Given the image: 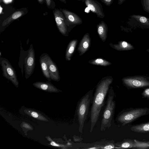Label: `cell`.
Here are the masks:
<instances>
[{
	"instance_id": "5bb4252c",
	"label": "cell",
	"mask_w": 149,
	"mask_h": 149,
	"mask_svg": "<svg viewBox=\"0 0 149 149\" xmlns=\"http://www.w3.org/2000/svg\"><path fill=\"white\" fill-rule=\"evenodd\" d=\"M91 43V39L88 33H86L81 40L78 48L79 55L83 54L89 48Z\"/></svg>"
},
{
	"instance_id": "7402d4cb",
	"label": "cell",
	"mask_w": 149,
	"mask_h": 149,
	"mask_svg": "<svg viewBox=\"0 0 149 149\" xmlns=\"http://www.w3.org/2000/svg\"><path fill=\"white\" fill-rule=\"evenodd\" d=\"M24 13V12L23 11L15 12L3 21L1 24L2 26V27L5 26L13 20L20 17Z\"/></svg>"
},
{
	"instance_id": "74e56055",
	"label": "cell",
	"mask_w": 149,
	"mask_h": 149,
	"mask_svg": "<svg viewBox=\"0 0 149 149\" xmlns=\"http://www.w3.org/2000/svg\"><path fill=\"white\" fill-rule=\"evenodd\" d=\"M147 51L149 52V49H148Z\"/></svg>"
},
{
	"instance_id": "cb8c5ba5",
	"label": "cell",
	"mask_w": 149,
	"mask_h": 149,
	"mask_svg": "<svg viewBox=\"0 0 149 149\" xmlns=\"http://www.w3.org/2000/svg\"><path fill=\"white\" fill-rule=\"evenodd\" d=\"M141 3L144 10L149 13V0H141Z\"/></svg>"
},
{
	"instance_id": "ac0fdd59",
	"label": "cell",
	"mask_w": 149,
	"mask_h": 149,
	"mask_svg": "<svg viewBox=\"0 0 149 149\" xmlns=\"http://www.w3.org/2000/svg\"><path fill=\"white\" fill-rule=\"evenodd\" d=\"M132 131L140 133H149V121L143 123L132 125L130 127Z\"/></svg>"
},
{
	"instance_id": "44dd1931",
	"label": "cell",
	"mask_w": 149,
	"mask_h": 149,
	"mask_svg": "<svg viewBox=\"0 0 149 149\" xmlns=\"http://www.w3.org/2000/svg\"><path fill=\"white\" fill-rule=\"evenodd\" d=\"M24 111L27 115L37 119L41 121H49L46 118L38 112L30 109H25Z\"/></svg>"
},
{
	"instance_id": "9c48e42d",
	"label": "cell",
	"mask_w": 149,
	"mask_h": 149,
	"mask_svg": "<svg viewBox=\"0 0 149 149\" xmlns=\"http://www.w3.org/2000/svg\"><path fill=\"white\" fill-rule=\"evenodd\" d=\"M43 54L48 65L51 80L58 81L60 80V77L58 69L56 64L48 54L46 53Z\"/></svg>"
},
{
	"instance_id": "4fadbf2b",
	"label": "cell",
	"mask_w": 149,
	"mask_h": 149,
	"mask_svg": "<svg viewBox=\"0 0 149 149\" xmlns=\"http://www.w3.org/2000/svg\"><path fill=\"white\" fill-rule=\"evenodd\" d=\"M33 85L36 88L42 91L50 93H58L62 91L57 88L53 85L50 81L46 82L37 81L34 83Z\"/></svg>"
},
{
	"instance_id": "1f68e13d",
	"label": "cell",
	"mask_w": 149,
	"mask_h": 149,
	"mask_svg": "<svg viewBox=\"0 0 149 149\" xmlns=\"http://www.w3.org/2000/svg\"><path fill=\"white\" fill-rule=\"evenodd\" d=\"M87 7V8H88V10H87V8L85 9V12H86L87 13H88L89 12H90V8Z\"/></svg>"
},
{
	"instance_id": "8d00e7d4",
	"label": "cell",
	"mask_w": 149,
	"mask_h": 149,
	"mask_svg": "<svg viewBox=\"0 0 149 149\" xmlns=\"http://www.w3.org/2000/svg\"><path fill=\"white\" fill-rule=\"evenodd\" d=\"M1 51H0V57H1Z\"/></svg>"
},
{
	"instance_id": "6da1fadb",
	"label": "cell",
	"mask_w": 149,
	"mask_h": 149,
	"mask_svg": "<svg viewBox=\"0 0 149 149\" xmlns=\"http://www.w3.org/2000/svg\"><path fill=\"white\" fill-rule=\"evenodd\" d=\"M113 81L112 77H105L99 81L96 86L91 111L90 133L93 131L98 119L110 86Z\"/></svg>"
},
{
	"instance_id": "277c9868",
	"label": "cell",
	"mask_w": 149,
	"mask_h": 149,
	"mask_svg": "<svg viewBox=\"0 0 149 149\" xmlns=\"http://www.w3.org/2000/svg\"><path fill=\"white\" fill-rule=\"evenodd\" d=\"M93 96V91L90 90L77 103L76 113L79 124V131L80 133H83L84 124L88 113L89 106L92 102Z\"/></svg>"
},
{
	"instance_id": "d4e9b609",
	"label": "cell",
	"mask_w": 149,
	"mask_h": 149,
	"mask_svg": "<svg viewBox=\"0 0 149 149\" xmlns=\"http://www.w3.org/2000/svg\"><path fill=\"white\" fill-rule=\"evenodd\" d=\"M142 97L149 100V87L144 89L141 93Z\"/></svg>"
},
{
	"instance_id": "8992f818",
	"label": "cell",
	"mask_w": 149,
	"mask_h": 149,
	"mask_svg": "<svg viewBox=\"0 0 149 149\" xmlns=\"http://www.w3.org/2000/svg\"><path fill=\"white\" fill-rule=\"evenodd\" d=\"M123 84L128 89H144L149 87V78L143 76H134L123 78Z\"/></svg>"
},
{
	"instance_id": "d6986e66",
	"label": "cell",
	"mask_w": 149,
	"mask_h": 149,
	"mask_svg": "<svg viewBox=\"0 0 149 149\" xmlns=\"http://www.w3.org/2000/svg\"><path fill=\"white\" fill-rule=\"evenodd\" d=\"M77 42L76 39L72 40L68 44L65 52V58L66 61H70L74 51Z\"/></svg>"
},
{
	"instance_id": "8fae6325",
	"label": "cell",
	"mask_w": 149,
	"mask_h": 149,
	"mask_svg": "<svg viewBox=\"0 0 149 149\" xmlns=\"http://www.w3.org/2000/svg\"><path fill=\"white\" fill-rule=\"evenodd\" d=\"M129 22L141 28H149V18L140 15H133L129 17Z\"/></svg>"
},
{
	"instance_id": "52a82bcc",
	"label": "cell",
	"mask_w": 149,
	"mask_h": 149,
	"mask_svg": "<svg viewBox=\"0 0 149 149\" xmlns=\"http://www.w3.org/2000/svg\"><path fill=\"white\" fill-rule=\"evenodd\" d=\"M0 64L4 77L10 81L17 87L19 85L17 75L14 68L8 59L0 57Z\"/></svg>"
},
{
	"instance_id": "83f0119b",
	"label": "cell",
	"mask_w": 149,
	"mask_h": 149,
	"mask_svg": "<svg viewBox=\"0 0 149 149\" xmlns=\"http://www.w3.org/2000/svg\"><path fill=\"white\" fill-rule=\"evenodd\" d=\"M107 6H110L113 3V0H100Z\"/></svg>"
},
{
	"instance_id": "9a60e30c",
	"label": "cell",
	"mask_w": 149,
	"mask_h": 149,
	"mask_svg": "<svg viewBox=\"0 0 149 149\" xmlns=\"http://www.w3.org/2000/svg\"><path fill=\"white\" fill-rule=\"evenodd\" d=\"M115 145L116 148H133L137 149L138 146L137 140L126 139L120 142L116 143Z\"/></svg>"
},
{
	"instance_id": "484cf974",
	"label": "cell",
	"mask_w": 149,
	"mask_h": 149,
	"mask_svg": "<svg viewBox=\"0 0 149 149\" xmlns=\"http://www.w3.org/2000/svg\"><path fill=\"white\" fill-rule=\"evenodd\" d=\"M21 126L22 128L26 129L29 130H32L33 128L32 127L29 123L24 122H22L21 124Z\"/></svg>"
},
{
	"instance_id": "5b68a950",
	"label": "cell",
	"mask_w": 149,
	"mask_h": 149,
	"mask_svg": "<svg viewBox=\"0 0 149 149\" xmlns=\"http://www.w3.org/2000/svg\"><path fill=\"white\" fill-rule=\"evenodd\" d=\"M115 93L112 87L109 90L106 104L102 116L100 130L104 131L111 126L116 107Z\"/></svg>"
},
{
	"instance_id": "d590c367",
	"label": "cell",
	"mask_w": 149,
	"mask_h": 149,
	"mask_svg": "<svg viewBox=\"0 0 149 149\" xmlns=\"http://www.w3.org/2000/svg\"><path fill=\"white\" fill-rule=\"evenodd\" d=\"M78 1H82L83 2H84L85 0H77Z\"/></svg>"
},
{
	"instance_id": "e0dca14e",
	"label": "cell",
	"mask_w": 149,
	"mask_h": 149,
	"mask_svg": "<svg viewBox=\"0 0 149 149\" xmlns=\"http://www.w3.org/2000/svg\"><path fill=\"white\" fill-rule=\"evenodd\" d=\"M97 31L99 36L102 40L104 42L107 38L108 28L106 24L101 21L97 25Z\"/></svg>"
},
{
	"instance_id": "f546056e",
	"label": "cell",
	"mask_w": 149,
	"mask_h": 149,
	"mask_svg": "<svg viewBox=\"0 0 149 149\" xmlns=\"http://www.w3.org/2000/svg\"><path fill=\"white\" fill-rule=\"evenodd\" d=\"M126 0H118V5H121Z\"/></svg>"
},
{
	"instance_id": "3957f363",
	"label": "cell",
	"mask_w": 149,
	"mask_h": 149,
	"mask_svg": "<svg viewBox=\"0 0 149 149\" xmlns=\"http://www.w3.org/2000/svg\"><path fill=\"white\" fill-rule=\"evenodd\" d=\"M149 114V108L147 107L129 108L124 109L117 116L116 121L118 124L124 126L142 116Z\"/></svg>"
},
{
	"instance_id": "836d02e7",
	"label": "cell",
	"mask_w": 149,
	"mask_h": 149,
	"mask_svg": "<svg viewBox=\"0 0 149 149\" xmlns=\"http://www.w3.org/2000/svg\"><path fill=\"white\" fill-rule=\"evenodd\" d=\"M39 3H42L43 1V0H38Z\"/></svg>"
},
{
	"instance_id": "e575fe53",
	"label": "cell",
	"mask_w": 149,
	"mask_h": 149,
	"mask_svg": "<svg viewBox=\"0 0 149 149\" xmlns=\"http://www.w3.org/2000/svg\"><path fill=\"white\" fill-rule=\"evenodd\" d=\"M2 8H1V6H0V14L2 12Z\"/></svg>"
},
{
	"instance_id": "7a4b0ae2",
	"label": "cell",
	"mask_w": 149,
	"mask_h": 149,
	"mask_svg": "<svg viewBox=\"0 0 149 149\" xmlns=\"http://www.w3.org/2000/svg\"><path fill=\"white\" fill-rule=\"evenodd\" d=\"M20 51L18 65L21 69L22 76L24 71L25 78L27 79L31 76L34 70L35 66V54L33 45L31 44L27 51H24L20 41Z\"/></svg>"
},
{
	"instance_id": "4316f807",
	"label": "cell",
	"mask_w": 149,
	"mask_h": 149,
	"mask_svg": "<svg viewBox=\"0 0 149 149\" xmlns=\"http://www.w3.org/2000/svg\"><path fill=\"white\" fill-rule=\"evenodd\" d=\"M115 148V145L113 143L107 144L104 146H102L100 148L102 149H111Z\"/></svg>"
},
{
	"instance_id": "f1b7e54d",
	"label": "cell",
	"mask_w": 149,
	"mask_h": 149,
	"mask_svg": "<svg viewBox=\"0 0 149 149\" xmlns=\"http://www.w3.org/2000/svg\"><path fill=\"white\" fill-rule=\"evenodd\" d=\"M47 139L49 141H51V142L50 143V145L54 146H57V147H62L63 146H61L60 145L56 143L55 142L52 141L51 140V139L49 137H48V139L47 138Z\"/></svg>"
},
{
	"instance_id": "603a6c76",
	"label": "cell",
	"mask_w": 149,
	"mask_h": 149,
	"mask_svg": "<svg viewBox=\"0 0 149 149\" xmlns=\"http://www.w3.org/2000/svg\"><path fill=\"white\" fill-rule=\"evenodd\" d=\"M88 62L91 64L102 66H107L111 64L109 62L100 58L91 60Z\"/></svg>"
},
{
	"instance_id": "30bf717a",
	"label": "cell",
	"mask_w": 149,
	"mask_h": 149,
	"mask_svg": "<svg viewBox=\"0 0 149 149\" xmlns=\"http://www.w3.org/2000/svg\"><path fill=\"white\" fill-rule=\"evenodd\" d=\"M86 6L89 8L91 11L97 16L103 18L105 15L101 4L95 0H85L84 2Z\"/></svg>"
},
{
	"instance_id": "4dcf8cb0",
	"label": "cell",
	"mask_w": 149,
	"mask_h": 149,
	"mask_svg": "<svg viewBox=\"0 0 149 149\" xmlns=\"http://www.w3.org/2000/svg\"><path fill=\"white\" fill-rule=\"evenodd\" d=\"M46 3L48 6H50L51 4V0H46Z\"/></svg>"
},
{
	"instance_id": "7c38bea8",
	"label": "cell",
	"mask_w": 149,
	"mask_h": 149,
	"mask_svg": "<svg viewBox=\"0 0 149 149\" xmlns=\"http://www.w3.org/2000/svg\"><path fill=\"white\" fill-rule=\"evenodd\" d=\"M61 10L70 26H75L82 23V19L76 14L66 9H62Z\"/></svg>"
},
{
	"instance_id": "ffe728a7",
	"label": "cell",
	"mask_w": 149,
	"mask_h": 149,
	"mask_svg": "<svg viewBox=\"0 0 149 149\" xmlns=\"http://www.w3.org/2000/svg\"><path fill=\"white\" fill-rule=\"evenodd\" d=\"M110 45L113 48L119 51L128 50L134 49V47L131 44L125 41H121L117 44Z\"/></svg>"
},
{
	"instance_id": "d6a6232c",
	"label": "cell",
	"mask_w": 149,
	"mask_h": 149,
	"mask_svg": "<svg viewBox=\"0 0 149 149\" xmlns=\"http://www.w3.org/2000/svg\"><path fill=\"white\" fill-rule=\"evenodd\" d=\"M64 3H66V0H60Z\"/></svg>"
},
{
	"instance_id": "ba28073f",
	"label": "cell",
	"mask_w": 149,
	"mask_h": 149,
	"mask_svg": "<svg viewBox=\"0 0 149 149\" xmlns=\"http://www.w3.org/2000/svg\"><path fill=\"white\" fill-rule=\"evenodd\" d=\"M55 21L59 32L63 35L67 36V27L71 26L62 12L58 10L54 13Z\"/></svg>"
},
{
	"instance_id": "2e32d148",
	"label": "cell",
	"mask_w": 149,
	"mask_h": 149,
	"mask_svg": "<svg viewBox=\"0 0 149 149\" xmlns=\"http://www.w3.org/2000/svg\"><path fill=\"white\" fill-rule=\"evenodd\" d=\"M39 62L41 71L44 76L47 80L50 81L51 80L49 74L48 65L43 53L40 57Z\"/></svg>"
}]
</instances>
